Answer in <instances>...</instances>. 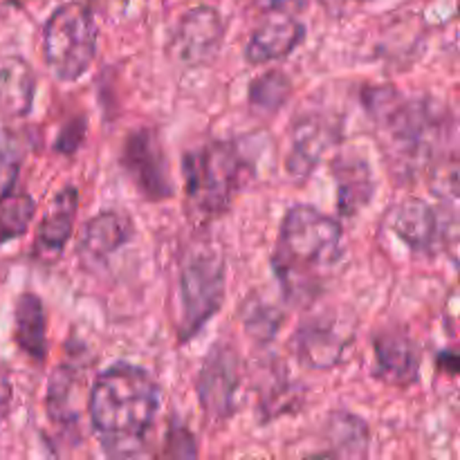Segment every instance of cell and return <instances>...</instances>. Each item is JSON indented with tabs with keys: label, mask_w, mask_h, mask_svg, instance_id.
I'll use <instances>...</instances> for the list:
<instances>
[{
	"label": "cell",
	"mask_w": 460,
	"mask_h": 460,
	"mask_svg": "<svg viewBox=\"0 0 460 460\" xmlns=\"http://www.w3.org/2000/svg\"><path fill=\"white\" fill-rule=\"evenodd\" d=\"M364 108L380 128L395 169L404 175L422 169L445 139V111L427 99H411L394 85H373L364 93Z\"/></svg>",
	"instance_id": "cell-3"
},
{
	"label": "cell",
	"mask_w": 460,
	"mask_h": 460,
	"mask_svg": "<svg viewBox=\"0 0 460 460\" xmlns=\"http://www.w3.org/2000/svg\"><path fill=\"white\" fill-rule=\"evenodd\" d=\"M133 220L124 211L108 209L85 223L79 250L88 263H102L133 238Z\"/></svg>",
	"instance_id": "cell-15"
},
{
	"label": "cell",
	"mask_w": 460,
	"mask_h": 460,
	"mask_svg": "<svg viewBox=\"0 0 460 460\" xmlns=\"http://www.w3.org/2000/svg\"><path fill=\"white\" fill-rule=\"evenodd\" d=\"M13 341L34 362L40 364L48 358V317L34 292L18 296L13 308Z\"/></svg>",
	"instance_id": "cell-19"
},
{
	"label": "cell",
	"mask_w": 460,
	"mask_h": 460,
	"mask_svg": "<svg viewBox=\"0 0 460 460\" xmlns=\"http://www.w3.org/2000/svg\"><path fill=\"white\" fill-rule=\"evenodd\" d=\"M76 209H79V193L75 187H66L57 193L49 205L48 214L39 223L34 238L36 254L43 261H54L61 256L63 247L75 232Z\"/></svg>",
	"instance_id": "cell-14"
},
{
	"label": "cell",
	"mask_w": 460,
	"mask_h": 460,
	"mask_svg": "<svg viewBox=\"0 0 460 460\" xmlns=\"http://www.w3.org/2000/svg\"><path fill=\"white\" fill-rule=\"evenodd\" d=\"M328 443H331V454L335 456L364 458L368 454V443H371V431L362 418L353 416L349 411L331 413L326 422Z\"/></svg>",
	"instance_id": "cell-20"
},
{
	"label": "cell",
	"mask_w": 460,
	"mask_h": 460,
	"mask_svg": "<svg viewBox=\"0 0 460 460\" xmlns=\"http://www.w3.org/2000/svg\"><path fill=\"white\" fill-rule=\"evenodd\" d=\"M36 75L30 63L16 54L0 57V115L21 119L34 106Z\"/></svg>",
	"instance_id": "cell-17"
},
{
	"label": "cell",
	"mask_w": 460,
	"mask_h": 460,
	"mask_svg": "<svg viewBox=\"0 0 460 460\" xmlns=\"http://www.w3.org/2000/svg\"><path fill=\"white\" fill-rule=\"evenodd\" d=\"M169 440H175L173 443H169V449H166V454L169 456H198V447H196V440H193V436L189 434V431L184 429H171V438Z\"/></svg>",
	"instance_id": "cell-27"
},
{
	"label": "cell",
	"mask_w": 460,
	"mask_h": 460,
	"mask_svg": "<svg viewBox=\"0 0 460 460\" xmlns=\"http://www.w3.org/2000/svg\"><path fill=\"white\" fill-rule=\"evenodd\" d=\"M238 386H241V364L236 350L227 344L214 346L198 376V398L207 420L223 422L232 416Z\"/></svg>",
	"instance_id": "cell-9"
},
{
	"label": "cell",
	"mask_w": 460,
	"mask_h": 460,
	"mask_svg": "<svg viewBox=\"0 0 460 460\" xmlns=\"http://www.w3.org/2000/svg\"><path fill=\"white\" fill-rule=\"evenodd\" d=\"M377 376L394 386H411L420 376V346L404 332H385L376 340Z\"/></svg>",
	"instance_id": "cell-12"
},
{
	"label": "cell",
	"mask_w": 460,
	"mask_h": 460,
	"mask_svg": "<svg viewBox=\"0 0 460 460\" xmlns=\"http://www.w3.org/2000/svg\"><path fill=\"white\" fill-rule=\"evenodd\" d=\"M225 21L209 4L189 9L175 25L169 40V54L182 67H205L216 61L225 43Z\"/></svg>",
	"instance_id": "cell-7"
},
{
	"label": "cell",
	"mask_w": 460,
	"mask_h": 460,
	"mask_svg": "<svg viewBox=\"0 0 460 460\" xmlns=\"http://www.w3.org/2000/svg\"><path fill=\"white\" fill-rule=\"evenodd\" d=\"M21 146L9 130L0 128V200L13 191V184L21 171Z\"/></svg>",
	"instance_id": "cell-24"
},
{
	"label": "cell",
	"mask_w": 460,
	"mask_h": 460,
	"mask_svg": "<svg viewBox=\"0 0 460 460\" xmlns=\"http://www.w3.org/2000/svg\"><path fill=\"white\" fill-rule=\"evenodd\" d=\"M160 404V386L151 373L126 362L108 367L88 398L90 422L108 456L142 454Z\"/></svg>",
	"instance_id": "cell-1"
},
{
	"label": "cell",
	"mask_w": 460,
	"mask_h": 460,
	"mask_svg": "<svg viewBox=\"0 0 460 460\" xmlns=\"http://www.w3.org/2000/svg\"><path fill=\"white\" fill-rule=\"evenodd\" d=\"M344 232L332 216L313 205L288 209L279 229L272 268L290 301L305 304L341 259Z\"/></svg>",
	"instance_id": "cell-2"
},
{
	"label": "cell",
	"mask_w": 460,
	"mask_h": 460,
	"mask_svg": "<svg viewBox=\"0 0 460 460\" xmlns=\"http://www.w3.org/2000/svg\"><path fill=\"white\" fill-rule=\"evenodd\" d=\"M305 40V25L290 13H268L250 36L245 58L252 66H268L290 57Z\"/></svg>",
	"instance_id": "cell-11"
},
{
	"label": "cell",
	"mask_w": 460,
	"mask_h": 460,
	"mask_svg": "<svg viewBox=\"0 0 460 460\" xmlns=\"http://www.w3.org/2000/svg\"><path fill=\"white\" fill-rule=\"evenodd\" d=\"M310 0H254L256 7L265 13H295L304 12Z\"/></svg>",
	"instance_id": "cell-28"
},
{
	"label": "cell",
	"mask_w": 460,
	"mask_h": 460,
	"mask_svg": "<svg viewBox=\"0 0 460 460\" xmlns=\"http://www.w3.org/2000/svg\"><path fill=\"white\" fill-rule=\"evenodd\" d=\"M180 341H189L214 319L227 290V268L218 252L198 250L180 270Z\"/></svg>",
	"instance_id": "cell-6"
},
{
	"label": "cell",
	"mask_w": 460,
	"mask_h": 460,
	"mask_svg": "<svg viewBox=\"0 0 460 460\" xmlns=\"http://www.w3.org/2000/svg\"><path fill=\"white\" fill-rule=\"evenodd\" d=\"M72 395H75V377H72L70 368L61 367L54 373L52 382H49L48 398H45V409L48 416L58 425H72L76 420V413L72 409Z\"/></svg>",
	"instance_id": "cell-23"
},
{
	"label": "cell",
	"mask_w": 460,
	"mask_h": 460,
	"mask_svg": "<svg viewBox=\"0 0 460 460\" xmlns=\"http://www.w3.org/2000/svg\"><path fill=\"white\" fill-rule=\"evenodd\" d=\"M247 164L232 142H209L184 153L182 178L187 200L196 214H225L245 184Z\"/></svg>",
	"instance_id": "cell-4"
},
{
	"label": "cell",
	"mask_w": 460,
	"mask_h": 460,
	"mask_svg": "<svg viewBox=\"0 0 460 460\" xmlns=\"http://www.w3.org/2000/svg\"><path fill=\"white\" fill-rule=\"evenodd\" d=\"M36 214V200L30 193L9 191L0 200V245L22 236Z\"/></svg>",
	"instance_id": "cell-22"
},
{
	"label": "cell",
	"mask_w": 460,
	"mask_h": 460,
	"mask_svg": "<svg viewBox=\"0 0 460 460\" xmlns=\"http://www.w3.org/2000/svg\"><path fill=\"white\" fill-rule=\"evenodd\" d=\"M389 227L413 252H429L438 243V214L422 198H407L391 214Z\"/></svg>",
	"instance_id": "cell-16"
},
{
	"label": "cell",
	"mask_w": 460,
	"mask_h": 460,
	"mask_svg": "<svg viewBox=\"0 0 460 460\" xmlns=\"http://www.w3.org/2000/svg\"><path fill=\"white\" fill-rule=\"evenodd\" d=\"M121 166L137 191L148 200L160 202L173 193L169 160L155 130L139 128L126 137Z\"/></svg>",
	"instance_id": "cell-8"
},
{
	"label": "cell",
	"mask_w": 460,
	"mask_h": 460,
	"mask_svg": "<svg viewBox=\"0 0 460 460\" xmlns=\"http://www.w3.org/2000/svg\"><path fill=\"white\" fill-rule=\"evenodd\" d=\"M359 3H367V0H359Z\"/></svg>",
	"instance_id": "cell-30"
},
{
	"label": "cell",
	"mask_w": 460,
	"mask_h": 460,
	"mask_svg": "<svg viewBox=\"0 0 460 460\" xmlns=\"http://www.w3.org/2000/svg\"><path fill=\"white\" fill-rule=\"evenodd\" d=\"M332 178L337 182V207L341 216H358L376 196V178L367 157L340 153L332 160Z\"/></svg>",
	"instance_id": "cell-13"
},
{
	"label": "cell",
	"mask_w": 460,
	"mask_h": 460,
	"mask_svg": "<svg viewBox=\"0 0 460 460\" xmlns=\"http://www.w3.org/2000/svg\"><path fill=\"white\" fill-rule=\"evenodd\" d=\"M84 135H85V117H75V119L67 121V124L63 126L61 133H58L57 148L61 153H75L76 148L81 146V142H84Z\"/></svg>",
	"instance_id": "cell-26"
},
{
	"label": "cell",
	"mask_w": 460,
	"mask_h": 460,
	"mask_svg": "<svg viewBox=\"0 0 460 460\" xmlns=\"http://www.w3.org/2000/svg\"><path fill=\"white\" fill-rule=\"evenodd\" d=\"M99 30L84 3H66L52 12L43 27V57L54 76L66 84L81 79L97 54Z\"/></svg>",
	"instance_id": "cell-5"
},
{
	"label": "cell",
	"mask_w": 460,
	"mask_h": 460,
	"mask_svg": "<svg viewBox=\"0 0 460 460\" xmlns=\"http://www.w3.org/2000/svg\"><path fill=\"white\" fill-rule=\"evenodd\" d=\"M335 119L326 117L323 112H308L296 117L292 126L290 155H288V171L295 180L308 178L314 166L323 160L328 151L337 142Z\"/></svg>",
	"instance_id": "cell-10"
},
{
	"label": "cell",
	"mask_w": 460,
	"mask_h": 460,
	"mask_svg": "<svg viewBox=\"0 0 460 460\" xmlns=\"http://www.w3.org/2000/svg\"><path fill=\"white\" fill-rule=\"evenodd\" d=\"M283 323V314L279 313L272 305H256L254 310H250L245 317V328L250 331L252 337L256 340H272L274 332L279 331V326Z\"/></svg>",
	"instance_id": "cell-25"
},
{
	"label": "cell",
	"mask_w": 460,
	"mask_h": 460,
	"mask_svg": "<svg viewBox=\"0 0 460 460\" xmlns=\"http://www.w3.org/2000/svg\"><path fill=\"white\" fill-rule=\"evenodd\" d=\"M349 341L350 337L341 335L335 323L323 322H308L296 331L295 337L296 355H299L301 362L319 368V371L337 367Z\"/></svg>",
	"instance_id": "cell-18"
},
{
	"label": "cell",
	"mask_w": 460,
	"mask_h": 460,
	"mask_svg": "<svg viewBox=\"0 0 460 460\" xmlns=\"http://www.w3.org/2000/svg\"><path fill=\"white\" fill-rule=\"evenodd\" d=\"M12 380H9V373L7 368L0 364V422L4 420V416H7L9 407H12Z\"/></svg>",
	"instance_id": "cell-29"
},
{
	"label": "cell",
	"mask_w": 460,
	"mask_h": 460,
	"mask_svg": "<svg viewBox=\"0 0 460 460\" xmlns=\"http://www.w3.org/2000/svg\"><path fill=\"white\" fill-rule=\"evenodd\" d=\"M292 93V81L286 72L268 70L250 85V103L261 115H274L286 106Z\"/></svg>",
	"instance_id": "cell-21"
}]
</instances>
